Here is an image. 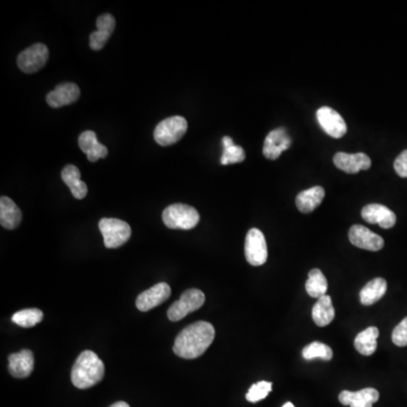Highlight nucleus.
<instances>
[{"label": "nucleus", "instance_id": "1", "mask_svg": "<svg viewBox=\"0 0 407 407\" xmlns=\"http://www.w3.org/2000/svg\"><path fill=\"white\" fill-rule=\"evenodd\" d=\"M215 338V329L207 321H197L185 327L174 340L173 352L183 359L202 357Z\"/></svg>", "mask_w": 407, "mask_h": 407}, {"label": "nucleus", "instance_id": "2", "mask_svg": "<svg viewBox=\"0 0 407 407\" xmlns=\"http://www.w3.org/2000/svg\"><path fill=\"white\" fill-rule=\"evenodd\" d=\"M104 374V363L98 354L92 351L81 352L71 369V382L79 389H87L101 382Z\"/></svg>", "mask_w": 407, "mask_h": 407}, {"label": "nucleus", "instance_id": "3", "mask_svg": "<svg viewBox=\"0 0 407 407\" xmlns=\"http://www.w3.org/2000/svg\"><path fill=\"white\" fill-rule=\"evenodd\" d=\"M200 213L196 208L185 204H173L163 212L162 219L168 229L191 230L200 222Z\"/></svg>", "mask_w": 407, "mask_h": 407}, {"label": "nucleus", "instance_id": "4", "mask_svg": "<svg viewBox=\"0 0 407 407\" xmlns=\"http://www.w3.org/2000/svg\"><path fill=\"white\" fill-rule=\"evenodd\" d=\"M188 130V122L181 115H173L159 122L155 127L154 139L161 147L178 143Z\"/></svg>", "mask_w": 407, "mask_h": 407}, {"label": "nucleus", "instance_id": "5", "mask_svg": "<svg viewBox=\"0 0 407 407\" xmlns=\"http://www.w3.org/2000/svg\"><path fill=\"white\" fill-rule=\"evenodd\" d=\"M98 229L103 236L104 246L108 249H115L126 243L132 236L130 224L118 219H102Z\"/></svg>", "mask_w": 407, "mask_h": 407}, {"label": "nucleus", "instance_id": "6", "mask_svg": "<svg viewBox=\"0 0 407 407\" xmlns=\"http://www.w3.org/2000/svg\"><path fill=\"white\" fill-rule=\"evenodd\" d=\"M205 304V294L198 289L187 290L181 298L174 302L168 310V318L171 321H179L190 312L200 309Z\"/></svg>", "mask_w": 407, "mask_h": 407}, {"label": "nucleus", "instance_id": "7", "mask_svg": "<svg viewBox=\"0 0 407 407\" xmlns=\"http://www.w3.org/2000/svg\"><path fill=\"white\" fill-rule=\"evenodd\" d=\"M246 259L251 266H261L267 261L268 250H267L265 236L258 229H251L246 236L244 243Z\"/></svg>", "mask_w": 407, "mask_h": 407}, {"label": "nucleus", "instance_id": "8", "mask_svg": "<svg viewBox=\"0 0 407 407\" xmlns=\"http://www.w3.org/2000/svg\"><path fill=\"white\" fill-rule=\"evenodd\" d=\"M49 50L43 43H37L21 52L17 57V66L26 74H33L45 67L48 62Z\"/></svg>", "mask_w": 407, "mask_h": 407}, {"label": "nucleus", "instance_id": "9", "mask_svg": "<svg viewBox=\"0 0 407 407\" xmlns=\"http://www.w3.org/2000/svg\"><path fill=\"white\" fill-rule=\"evenodd\" d=\"M317 120L326 134L331 137L342 138L348 132L345 120L331 108L323 107L318 110Z\"/></svg>", "mask_w": 407, "mask_h": 407}, {"label": "nucleus", "instance_id": "10", "mask_svg": "<svg viewBox=\"0 0 407 407\" xmlns=\"http://www.w3.org/2000/svg\"><path fill=\"white\" fill-rule=\"evenodd\" d=\"M348 239L351 243L360 249L369 250V251H379L384 248L385 241L382 236L374 234L372 231L365 228L363 225H353L348 231Z\"/></svg>", "mask_w": 407, "mask_h": 407}, {"label": "nucleus", "instance_id": "11", "mask_svg": "<svg viewBox=\"0 0 407 407\" xmlns=\"http://www.w3.org/2000/svg\"><path fill=\"white\" fill-rule=\"evenodd\" d=\"M292 144L289 132L285 128H277L272 130L265 139L264 153L265 158L270 160H277L284 151H287Z\"/></svg>", "mask_w": 407, "mask_h": 407}, {"label": "nucleus", "instance_id": "12", "mask_svg": "<svg viewBox=\"0 0 407 407\" xmlns=\"http://www.w3.org/2000/svg\"><path fill=\"white\" fill-rule=\"evenodd\" d=\"M171 295V287L166 283H159L138 295L136 306L142 312H147L166 302Z\"/></svg>", "mask_w": 407, "mask_h": 407}, {"label": "nucleus", "instance_id": "13", "mask_svg": "<svg viewBox=\"0 0 407 407\" xmlns=\"http://www.w3.org/2000/svg\"><path fill=\"white\" fill-rule=\"evenodd\" d=\"M334 164L346 173L354 174L362 170H369L371 166V159L365 153H336L334 156Z\"/></svg>", "mask_w": 407, "mask_h": 407}, {"label": "nucleus", "instance_id": "14", "mask_svg": "<svg viewBox=\"0 0 407 407\" xmlns=\"http://www.w3.org/2000/svg\"><path fill=\"white\" fill-rule=\"evenodd\" d=\"M362 217L365 222L378 224L382 229H391L396 224V215L391 210L380 204H370L363 207Z\"/></svg>", "mask_w": 407, "mask_h": 407}, {"label": "nucleus", "instance_id": "15", "mask_svg": "<svg viewBox=\"0 0 407 407\" xmlns=\"http://www.w3.org/2000/svg\"><path fill=\"white\" fill-rule=\"evenodd\" d=\"M96 31L90 35V47L92 50H101L107 45L115 28V17L111 14H103L96 20Z\"/></svg>", "mask_w": 407, "mask_h": 407}, {"label": "nucleus", "instance_id": "16", "mask_svg": "<svg viewBox=\"0 0 407 407\" xmlns=\"http://www.w3.org/2000/svg\"><path fill=\"white\" fill-rule=\"evenodd\" d=\"M81 96L79 87L74 83H62L56 86L47 96V102L51 108H62L76 102Z\"/></svg>", "mask_w": 407, "mask_h": 407}, {"label": "nucleus", "instance_id": "17", "mask_svg": "<svg viewBox=\"0 0 407 407\" xmlns=\"http://www.w3.org/2000/svg\"><path fill=\"white\" fill-rule=\"evenodd\" d=\"M379 399V391L374 388H365L359 391H343L338 401L345 406L372 407Z\"/></svg>", "mask_w": 407, "mask_h": 407}, {"label": "nucleus", "instance_id": "18", "mask_svg": "<svg viewBox=\"0 0 407 407\" xmlns=\"http://www.w3.org/2000/svg\"><path fill=\"white\" fill-rule=\"evenodd\" d=\"M34 369V355L30 350H22L8 357L9 374L15 378H28Z\"/></svg>", "mask_w": 407, "mask_h": 407}, {"label": "nucleus", "instance_id": "19", "mask_svg": "<svg viewBox=\"0 0 407 407\" xmlns=\"http://www.w3.org/2000/svg\"><path fill=\"white\" fill-rule=\"evenodd\" d=\"M79 145L81 151L87 155L91 162H96L100 159L105 158L108 155L107 147L98 143L96 134L92 130L81 132L79 138Z\"/></svg>", "mask_w": 407, "mask_h": 407}, {"label": "nucleus", "instance_id": "20", "mask_svg": "<svg viewBox=\"0 0 407 407\" xmlns=\"http://www.w3.org/2000/svg\"><path fill=\"white\" fill-rule=\"evenodd\" d=\"M325 198V189L321 185L301 191L295 200V204L301 213L308 214L315 211Z\"/></svg>", "mask_w": 407, "mask_h": 407}, {"label": "nucleus", "instance_id": "21", "mask_svg": "<svg viewBox=\"0 0 407 407\" xmlns=\"http://www.w3.org/2000/svg\"><path fill=\"white\" fill-rule=\"evenodd\" d=\"M22 221V212L11 198L3 196L0 200V223L7 230H14Z\"/></svg>", "mask_w": 407, "mask_h": 407}, {"label": "nucleus", "instance_id": "22", "mask_svg": "<svg viewBox=\"0 0 407 407\" xmlns=\"http://www.w3.org/2000/svg\"><path fill=\"white\" fill-rule=\"evenodd\" d=\"M62 179L68 185V188L71 189V194L76 200H83L86 197L87 185L81 180V171L79 168L73 164H68L62 170Z\"/></svg>", "mask_w": 407, "mask_h": 407}, {"label": "nucleus", "instance_id": "23", "mask_svg": "<svg viewBox=\"0 0 407 407\" xmlns=\"http://www.w3.org/2000/svg\"><path fill=\"white\" fill-rule=\"evenodd\" d=\"M387 292V282L382 277H377L365 284L360 292V301L363 306H372Z\"/></svg>", "mask_w": 407, "mask_h": 407}, {"label": "nucleus", "instance_id": "24", "mask_svg": "<svg viewBox=\"0 0 407 407\" xmlns=\"http://www.w3.org/2000/svg\"><path fill=\"white\" fill-rule=\"evenodd\" d=\"M378 336H379V329L374 326L368 327L355 337L354 340L355 350L365 357H370L376 352L377 346H378V342H377Z\"/></svg>", "mask_w": 407, "mask_h": 407}, {"label": "nucleus", "instance_id": "25", "mask_svg": "<svg viewBox=\"0 0 407 407\" xmlns=\"http://www.w3.org/2000/svg\"><path fill=\"white\" fill-rule=\"evenodd\" d=\"M335 309L329 295H323L318 299L315 306L312 308V319L316 325L325 327L334 321Z\"/></svg>", "mask_w": 407, "mask_h": 407}, {"label": "nucleus", "instance_id": "26", "mask_svg": "<svg viewBox=\"0 0 407 407\" xmlns=\"http://www.w3.org/2000/svg\"><path fill=\"white\" fill-rule=\"evenodd\" d=\"M328 283L321 270L314 268L309 272V278L306 283V291L311 298L319 299L327 293Z\"/></svg>", "mask_w": 407, "mask_h": 407}, {"label": "nucleus", "instance_id": "27", "mask_svg": "<svg viewBox=\"0 0 407 407\" xmlns=\"http://www.w3.org/2000/svg\"><path fill=\"white\" fill-rule=\"evenodd\" d=\"M223 151L222 158H221V164L228 166V164H234V163L243 162L246 159V152L241 147H238L234 144V139L225 136L222 139Z\"/></svg>", "mask_w": 407, "mask_h": 407}, {"label": "nucleus", "instance_id": "28", "mask_svg": "<svg viewBox=\"0 0 407 407\" xmlns=\"http://www.w3.org/2000/svg\"><path fill=\"white\" fill-rule=\"evenodd\" d=\"M42 319L43 312L40 309H35V308L21 310V311H17L16 314H14L13 317H11L13 323L21 326V327H24V328L33 327V326L41 323Z\"/></svg>", "mask_w": 407, "mask_h": 407}, {"label": "nucleus", "instance_id": "29", "mask_svg": "<svg viewBox=\"0 0 407 407\" xmlns=\"http://www.w3.org/2000/svg\"><path fill=\"white\" fill-rule=\"evenodd\" d=\"M302 357L304 360L321 359L325 361H331L333 359V350L323 343L314 342L302 350Z\"/></svg>", "mask_w": 407, "mask_h": 407}, {"label": "nucleus", "instance_id": "30", "mask_svg": "<svg viewBox=\"0 0 407 407\" xmlns=\"http://www.w3.org/2000/svg\"><path fill=\"white\" fill-rule=\"evenodd\" d=\"M272 382H259L257 384H253L246 395V399L250 403L260 402L268 396V394L272 391Z\"/></svg>", "mask_w": 407, "mask_h": 407}, {"label": "nucleus", "instance_id": "31", "mask_svg": "<svg viewBox=\"0 0 407 407\" xmlns=\"http://www.w3.org/2000/svg\"><path fill=\"white\" fill-rule=\"evenodd\" d=\"M391 340H393L395 345L399 348H404L407 346V317L404 318L399 325L395 327L391 334Z\"/></svg>", "mask_w": 407, "mask_h": 407}, {"label": "nucleus", "instance_id": "32", "mask_svg": "<svg viewBox=\"0 0 407 407\" xmlns=\"http://www.w3.org/2000/svg\"><path fill=\"white\" fill-rule=\"evenodd\" d=\"M394 168L399 177L407 178V149L397 156L394 162Z\"/></svg>", "mask_w": 407, "mask_h": 407}, {"label": "nucleus", "instance_id": "33", "mask_svg": "<svg viewBox=\"0 0 407 407\" xmlns=\"http://www.w3.org/2000/svg\"><path fill=\"white\" fill-rule=\"evenodd\" d=\"M110 407H130L126 402H117L111 405Z\"/></svg>", "mask_w": 407, "mask_h": 407}, {"label": "nucleus", "instance_id": "34", "mask_svg": "<svg viewBox=\"0 0 407 407\" xmlns=\"http://www.w3.org/2000/svg\"><path fill=\"white\" fill-rule=\"evenodd\" d=\"M282 407H295L294 405L292 404V403H285V404L283 405V406Z\"/></svg>", "mask_w": 407, "mask_h": 407}]
</instances>
